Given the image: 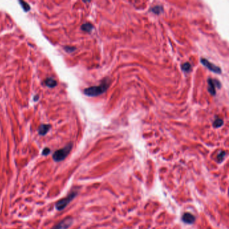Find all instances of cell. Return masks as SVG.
Listing matches in <instances>:
<instances>
[{
	"mask_svg": "<svg viewBox=\"0 0 229 229\" xmlns=\"http://www.w3.org/2000/svg\"><path fill=\"white\" fill-rule=\"evenodd\" d=\"M109 87V83L107 81H103L102 83L97 86L90 87L84 89V94L87 96L96 97L104 94Z\"/></svg>",
	"mask_w": 229,
	"mask_h": 229,
	"instance_id": "cell-1",
	"label": "cell"
},
{
	"mask_svg": "<svg viewBox=\"0 0 229 229\" xmlns=\"http://www.w3.org/2000/svg\"><path fill=\"white\" fill-rule=\"evenodd\" d=\"M72 147H73V144L69 143L64 148L55 151L53 155L54 161L56 162L63 161L68 156L71 151Z\"/></svg>",
	"mask_w": 229,
	"mask_h": 229,
	"instance_id": "cell-2",
	"label": "cell"
},
{
	"mask_svg": "<svg viewBox=\"0 0 229 229\" xmlns=\"http://www.w3.org/2000/svg\"><path fill=\"white\" fill-rule=\"evenodd\" d=\"M77 194H78V192H72L69 194L67 196L63 198L56 203L55 204V207L57 210H63V209L67 207L69 203H70L72 200H73L76 197Z\"/></svg>",
	"mask_w": 229,
	"mask_h": 229,
	"instance_id": "cell-3",
	"label": "cell"
},
{
	"mask_svg": "<svg viewBox=\"0 0 229 229\" xmlns=\"http://www.w3.org/2000/svg\"><path fill=\"white\" fill-rule=\"evenodd\" d=\"M200 61H201V63L203 65L205 66L206 67H207L211 71H212L215 73H221V69L220 67H218V66H216L215 65H214V64L210 63L209 61L206 60V59H201Z\"/></svg>",
	"mask_w": 229,
	"mask_h": 229,
	"instance_id": "cell-4",
	"label": "cell"
},
{
	"mask_svg": "<svg viewBox=\"0 0 229 229\" xmlns=\"http://www.w3.org/2000/svg\"><path fill=\"white\" fill-rule=\"evenodd\" d=\"M73 223V219L71 218H67L61 221L57 225H55L52 229H67Z\"/></svg>",
	"mask_w": 229,
	"mask_h": 229,
	"instance_id": "cell-5",
	"label": "cell"
},
{
	"mask_svg": "<svg viewBox=\"0 0 229 229\" xmlns=\"http://www.w3.org/2000/svg\"><path fill=\"white\" fill-rule=\"evenodd\" d=\"M208 90L210 92L211 95L214 96L216 94V87H220V83L217 80H214L212 79H208Z\"/></svg>",
	"mask_w": 229,
	"mask_h": 229,
	"instance_id": "cell-6",
	"label": "cell"
},
{
	"mask_svg": "<svg viewBox=\"0 0 229 229\" xmlns=\"http://www.w3.org/2000/svg\"><path fill=\"white\" fill-rule=\"evenodd\" d=\"M182 220L186 224H193L195 220V217L190 213H185L182 217Z\"/></svg>",
	"mask_w": 229,
	"mask_h": 229,
	"instance_id": "cell-7",
	"label": "cell"
},
{
	"mask_svg": "<svg viewBox=\"0 0 229 229\" xmlns=\"http://www.w3.org/2000/svg\"><path fill=\"white\" fill-rule=\"evenodd\" d=\"M50 128V126L48 124H42L40 126L39 129H38V132L40 135H45L48 132Z\"/></svg>",
	"mask_w": 229,
	"mask_h": 229,
	"instance_id": "cell-8",
	"label": "cell"
},
{
	"mask_svg": "<svg viewBox=\"0 0 229 229\" xmlns=\"http://www.w3.org/2000/svg\"><path fill=\"white\" fill-rule=\"evenodd\" d=\"M45 82V84L47 85L48 87H51V88H52V87H55L56 85H57L56 81L53 78H47Z\"/></svg>",
	"mask_w": 229,
	"mask_h": 229,
	"instance_id": "cell-9",
	"label": "cell"
},
{
	"mask_svg": "<svg viewBox=\"0 0 229 229\" xmlns=\"http://www.w3.org/2000/svg\"><path fill=\"white\" fill-rule=\"evenodd\" d=\"M93 28H94L93 26H92L91 24H90V23H86V24H84L81 26V30L87 32H91V30H93Z\"/></svg>",
	"mask_w": 229,
	"mask_h": 229,
	"instance_id": "cell-10",
	"label": "cell"
},
{
	"mask_svg": "<svg viewBox=\"0 0 229 229\" xmlns=\"http://www.w3.org/2000/svg\"><path fill=\"white\" fill-rule=\"evenodd\" d=\"M213 125L215 128H219L222 127L223 125V120L222 119H220V118H217V119L214 122Z\"/></svg>",
	"mask_w": 229,
	"mask_h": 229,
	"instance_id": "cell-11",
	"label": "cell"
},
{
	"mask_svg": "<svg viewBox=\"0 0 229 229\" xmlns=\"http://www.w3.org/2000/svg\"><path fill=\"white\" fill-rule=\"evenodd\" d=\"M191 68H192V66L189 63H184V65L181 66L182 70L184 72H189L190 70H191Z\"/></svg>",
	"mask_w": 229,
	"mask_h": 229,
	"instance_id": "cell-12",
	"label": "cell"
},
{
	"mask_svg": "<svg viewBox=\"0 0 229 229\" xmlns=\"http://www.w3.org/2000/svg\"><path fill=\"white\" fill-rule=\"evenodd\" d=\"M20 4H21L22 7H23V9H24V10L25 12H28L29 11V10L30 9V7L29 6V5H28L26 2L25 1H20Z\"/></svg>",
	"mask_w": 229,
	"mask_h": 229,
	"instance_id": "cell-13",
	"label": "cell"
},
{
	"mask_svg": "<svg viewBox=\"0 0 229 229\" xmlns=\"http://www.w3.org/2000/svg\"><path fill=\"white\" fill-rule=\"evenodd\" d=\"M226 155V153L225 151H221L220 153L218 154V161L220 162V163H221L223 161L224 158H225V156Z\"/></svg>",
	"mask_w": 229,
	"mask_h": 229,
	"instance_id": "cell-14",
	"label": "cell"
},
{
	"mask_svg": "<svg viewBox=\"0 0 229 229\" xmlns=\"http://www.w3.org/2000/svg\"><path fill=\"white\" fill-rule=\"evenodd\" d=\"M162 7L161 6H155L154 7L153 9H152V11H153L154 13H155L157 14H160V12L162 11Z\"/></svg>",
	"mask_w": 229,
	"mask_h": 229,
	"instance_id": "cell-15",
	"label": "cell"
},
{
	"mask_svg": "<svg viewBox=\"0 0 229 229\" xmlns=\"http://www.w3.org/2000/svg\"><path fill=\"white\" fill-rule=\"evenodd\" d=\"M76 48L73 47H65V50L68 53H72L73 52L74 50H75Z\"/></svg>",
	"mask_w": 229,
	"mask_h": 229,
	"instance_id": "cell-16",
	"label": "cell"
},
{
	"mask_svg": "<svg viewBox=\"0 0 229 229\" xmlns=\"http://www.w3.org/2000/svg\"><path fill=\"white\" fill-rule=\"evenodd\" d=\"M50 153V150L48 148H45L44 150L42 151V155H45V156H47L48 155V154H49Z\"/></svg>",
	"mask_w": 229,
	"mask_h": 229,
	"instance_id": "cell-17",
	"label": "cell"
}]
</instances>
